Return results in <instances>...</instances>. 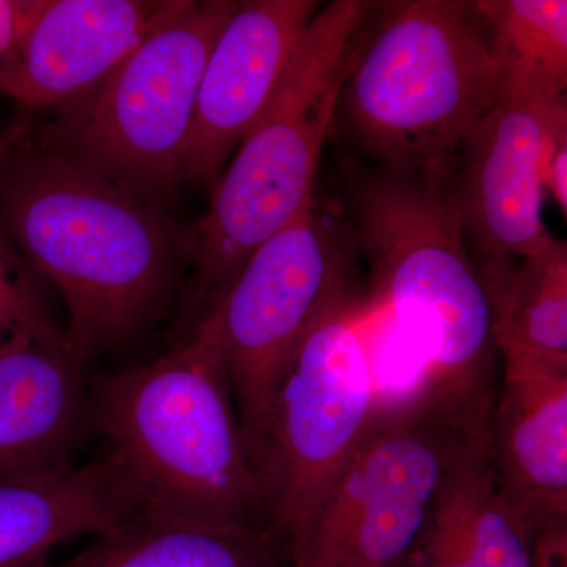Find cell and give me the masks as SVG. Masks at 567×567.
Wrapping results in <instances>:
<instances>
[{
  "label": "cell",
  "mask_w": 567,
  "mask_h": 567,
  "mask_svg": "<svg viewBox=\"0 0 567 567\" xmlns=\"http://www.w3.org/2000/svg\"><path fill=\"white\" fill-rule=\"evenodd\" d=\"M480 276L505 365L567 372L566 241L557 238L516 270L506 259L488 260Z\"/></svg>",
  "instance_id": "obj_17"
},
{
  "label": "cell",
  "mask_w": 567,
  "mask_h": 567,
  "mask_svg": "<svg viewBox=\"0 0 567 567\" xmlns=\"http://www.w3.org/2000/svg\"><path fill=\"white\" fill-rule=\"evenodd\" d=\"M44 312L28 276L14 264L0 230V347L18 328Z\"/></svg>",
  "instance_id": "obj_20"
},
{
  "label": "cell",
  "mask_w": 567,
  "mask_h": 567,
  "mask_svg": "<svg viewBox=\"0 0 567 567\" xmlns=\"http://www.w3.org/2000/svg\"><path fill=\"white\" fill-rule=\"evenodd\" d=\"M66 561L43 567H282L264 528L133 513Z\"/></svg>",
  "instance_id": "obj_18"
},
{
  "label": "cell",
  "mask_w": 567,
  "mask_h": 567,
  "mask_svg": "<svg viewBox=\"0 0 567 567\" xmlns=\"http://www.w3.org/2000/svg\"><path fill=\"white\" fill-rule=\"evenodd\" d=\"M22 9L24 2L0 0V63L9 54L20 31Z\"/></svg>",
  "instance_id": "obj_22"
},
{
  "label": "cell",
  "mask_w": 567,
  "mask_h": 567,
  "mask_svg": "<svg viewBox=\"0 0 567 567\" xmlns=\"http://www.w3.org/2000/svg\"><path fill=\"white\" fill-rule=\"evenodd\" d=\"M87 398L136 513L264 528L262 481L203 322L152 363L91 377Z\"/></svg>",
  "instance_id": "obj_2"
},
{
  "label": "cell",
  "mask_w": 567,
  "mask_h": 567,
  "mask_svg": "<svg viewBox=\"0 0 567 567\" xmlns=\"http://www.w3.org/2000/svg\"><path fill=\"white\" fill-rule=\"evenodd\" d=\"M488 431L416 393L377 410L295 567H388L423 533L462 447Z\"/></svg>",
  "instance_id": "obj_9"
},
{
  "label": "cell",
  "mask_w": 567,
  "mask_h": 567,
  "mask_svg": "<svg viewBox=\"0 0 567 567\" xmlns=\"http://www.w3.org/2000/svg\"><path fill=\"white\" fill-rule=\"evenodd\" d=\"M169 2H24L20 31L0 63V95L29 107L66 104L102 82L151 31Z\"/></svg>",
  "instance_id": "obj_12"
},
{
  "label": "cell",
  "mask_w": 567,
  "mask_h": 567,
  "mask_svg": "<svg viewBox=\"0 0 567 567\" xmlns=\"http://www.w3.org/2000/svg\"><path fill=\"white\" fill-rule=\"evenodd\" d=\"M563 123L566 95L503 89L462 142L451 188L466 245L487 260L527 259L557 240L543 221L540 164L548 137Z\"/></svg>",
  "instance_id": "obj_10"
},
{
  "label": "cell",
  "mask_w": 567,
  "mask_h": 567,
  "mask_svg": "<svg viewBox=\"0 0 567 567\" xmlns=\"http://www.w3.org/2000/svg\"><path fill=\"white\" fill-rule=\"evenodd\" d=\"M502 92L473 2L410 0L388 3L361 47L357 35L338 110L374 166L451 175L466 134Z\"/></svg>",
  "instance_id": "obj_5"
},
{
  "label": "cell",
  "mask_w": 567,
  "mask_h": 567,
  "mask_svg": "<svg viewBox=\"0 0 567 567\" xmlns=\"http://www.w3.org/2000/svg\"><path fill=\"white\" fill-rule=\"evenodd\" d=\"M136 513L106 454L58 473L0 477V567H43L52 551Z\"/></svg>",
  "instance_id": "obj_15"
},
{
  "label": "cell",
  "mask_w": 567,
  "mask_h": 567,
  "mask_svg": "<svg viewBox=\"0 0 567 567\" xmlns=\"http://www.w3.org/2000/svg\"><path fill=\"white\" fill-rule=\"evenodd\" d=\"M371 3L334 0L303 35L278 89L215 183L210 208L193 241L194 275L183 315H210L246 260L315 203L324 137Z\"/></svg>",
  "instance_id": "obj_4"
},
{
  "label": "cell",
  "mask_w": 567,
  "mask_h": 567,
  "mask_svg": "<svg viewBox=\"0 0 567 567\" xmlns=\"http://www.w3.org/2000/svg\"><path fill=\"white\" fill-rule=\"evenodd\" d=\"M350 295L341 235L312 203L251 254L200 320L215 339L257 470L276 391L295 350L317 317Z\"/></svg>",
  "instance_id": "obj_8"
},
{
  "label": "cell",
  "mask_w": 567,
  "mask_h": 567,
  "mask_svg": "<svg viewBox=\"0 0 567 567\" xmlns=\"http://www.w3.org/2000/svg\"><path fill=\"white\" fill-rule=\"evenodd\" d=\"M316 0H252L237 10L205 65L183 177L215 185L224 164L278 89Z\"/></svg>",
  "instance_id": "obj_11"
},
{
  "label": "cell",
  "mask_w": 567,
  "mask_h": 567,
  "mask_svg": "<svg viewBox=\"0 0 567 567\" xmlns=\"http://www.w3.org/2000/svg\"><path fill=\"white\" fill-rule=\"evenodd\" d=\"M347 194L372 297L423 349L421 391L468 423L487 425L495 401L491 306L451 175L354 167Z\"/></svg>",
  "instance_id": "obj_3"
},
{
  "label": "cell",
  "mask_w": 567,
  "mask_h": 567,
  "mask_svg": "<svg viewBox=\"0 0 567 567\" xmlns=\"http://www.w3.org/2000/svg\"><path fill=\"white\" fill-rule=\"evenodd\" d=\"M352 295L317 317L276 391L259 458L264 529L295 567L380 406Z\"/></svg>",
  "instance_id": "obj_7"
},
{
  "label": "cell",
  "mask_w": 567,
  "mask_h": 567,
  "mask_svg": "<svg viewBox=\"0 0 567 567\" xmlns=\"http://www.w3.org/2000/svg\"><path fill=\"white\" fill-rule=\"evenodd\" d=\"M28 133L29 128L24 123H14V125H10L9 128L0 132V171L9 159L10 153L17 147L18 142Z\"/></svg>",
  "instance_id": "obj_23"
},
{
  "label": "cell",
  "mask_w": 567,
  "mask_h": 567,
  "mask_svg": "<svg viewBox=\"0 0 567 567\" xmlns=\"http://www.w3.org/2000/svg\"><path fill=\"white\" fill-rule=\"evenodd\" d=\"M544 193L555 200L559 212L567 213V123L548 137L540 164Z\"/></svg>",
  "instance_id": "obj_21"
},
{
  "label": "cell",
  "mask_w": 567,
  "mask_h": 567,
  "mask_svg": "<svg viewBox=\"0 0 567 567\" xmlns=\"http://www.w3.org/2000/svg\"><path fill=\"white\" fill-rule=\"evenodd\" d=\"M473 6L486 29L503 89L566 95V0H481Z\"/></svg>",
  "instance_id": "obj_19"
},
{
  "label": "cell",
  "mask_w": 567,
  "mask_h": 567,
  "mask_svg": "<svg viewBox=\"0 0 567 567\" xmlns=\"http://www.w3.org/2000/svg\"><path fill=\"white\" fill-rule=\"evenodd\" d=\"M238 2H169L99 84L65 104L47 147L156 204L185 182L205 65Z\"/></svg>",
  "instance_id": "obj_6"
},
{
  "label": "cell",
  "mask_w": 567,
  "mask_h": 567,
  "mask_svg": "<svg viewBox=\"0 0 567 567\" xmlns=\"http://www.w3.org/2000/svg\"><path fill=\"white\" fill-rule=\"evenodd\" d=\"M0 230L61 290L82 364L158 323L193 254L155 204L29 133L0 171Z\"/></svg>",
  "instance_id": "obj_1"
},
{
  "label": "cell",
  "mask_w": 567,
  "mask_h": 567,
  "mask_svg": "<svg viewBox=\"0 0 567 567\" xmlns=\"http://www.w3.org/2000/svg\"><path fill=\"white\" fill-rule=\"evenodd\" d=\"M89 434L84 364L44 312L0 347V477L69 470Z\"/></svg>",
  "instance_id": "obj_13"
},
{
  "label": "cell",
  "mask_w": 567,
  "mask_h": 567,
  "mask_svg": "<svg viewBox=\"0 0 567 567\" xmlns=\"http://www.w3.org/2000/svg\"><path fill=\"white\" fill-rule=\"evenodd\" d=\"M488 443L503 495L533 540L567 529V372L505 365Z\"/></svg>",
  "instance_id": "obj_14"
},
{
  "label": "cell",
  "mask_w": 567,
  "mask_h": 567,
  "mask_svg": "<svg viewBox=\"0 0 567 567\" xmlns=\"http://www.w3.org/2000/svg\"><path fill=\"white\" fill-rule=\"evenodd\" d=\"M425 528V567H533L535 540L503 495L488 432L462 447Z\"/></svg>",
  "instance_id": "obj_16"
}]
</instances>
